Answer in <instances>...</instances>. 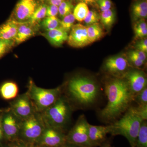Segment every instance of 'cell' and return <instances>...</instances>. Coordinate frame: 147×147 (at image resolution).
<instances>
[{"instance_id": "cell-1", "label": "cell", "mask_w": 147, "mask_h": 147, "mask_svg": "<svg viewBox=\"0 0 147 147\" xmlns=\"http://www.w3.org/2000/svg\"><path fill=\"white\" fill-rule=\"evenodd\" d=\"M104 92L107 97L106 106L98 113L103 122L112 123L122 116L134 101V96L123 78L111 77L105 81Z\"/></svg>"}, {"instance_id": "cell-2", "label": "cell", "mask_w": 147, "mask_h": 147, "mask_svg": "<svg viewBox=\"0 0 147 147\" xmlns=\"http://www.w3.org/2000/svg\"><path fill=\"white\" fill-rule=\"evenodd\" d=\"M65 95L73 109H86L93 107L101 96V87L90 76L77 75L69 80L65 88Z\"/></svg>"}, {"instance_id": "cell-3", "label": "cell", "mask_w": 147, "mask_h": 147, "mask_svg": "<svg viewBox=\"0 0 147 147\" xmlns=\"http://www.w3.org/2000/svg\"><path fill=\"white\" fill-rule=\"evenodd\" d=\"M143 121L135 107L131 106L121 118L109 125L110 134L113 136H123L127 139L131 147H135L138 132Z\"/></svg>"}, {"instance_id": "cell-4", "label": "cell", "mask_w": 147, "mask_h": 147, "mask_svg": "<svg viewBox=\"0 0 147 147\" xmlns=\"http://www.w3.org/2000/svg\"><path fill=\"white\" fill-rule=\"evenodd\" d=\"M73 110L67 98L62 94L53 105L40 114L45 125L65 132Z\"/></svg>"}, {"instance_id": "cell-5", "label": "cell", "mask_w": 147, "mask_h": 147, "mask_svg": "<svg viewBox=\"0 0 147 147\" xmlns=\"http://www.w3.org/2000/svg\"><path fill=\"white\" fill-rule=\"evenodd\" d=\"M61 86L46 89L37 86L30 80L27 94L33 105L36 112L41 113L53 105L62 94Z\"/></svg>"}, {"instance_id": "cell-6", "label": "cell", "mask_w": 147, "mask_h": 147, "mask_svg": "<svg viewBox=\"0 0 147 147\" xmlns=\"http://www.w3.org/2000/svg\"><path fill=\"white\" fill-rule=\"evenodd\" d=\"M45 126L40 113L35 112L27 119L21 121L18 139L36 146Z\"/></svg>"}, {"instance_id": "cell-7", "label": "cell", "mask_w": 147, "mask_h": 147, "mask_svg": "<svg viewBox=\"0 0 147 147\" xmlns=\"http://www.w3.org/2000/svg\"><path fill=\"white\" fill-rule=\"evenodd\" d=\"M86 116H80L75 125L66 134L67 143L81 147H94L89 137V125Z\"/></svg>"}, {"instance_id": "cell-8", "label": "cell", "mask_w": 147, "mask_h": 147, "mask_svg": "<svg viewBox=\"0 0 147 147\" xmlns=\"http://www.w3.org/2000/svg\"><path fill=\"white\" fill-rule=\"evenodd\" d=\"M131 68L127 57L119 55L107 59L103 64L102 70L111 77L123 78Z\"/></svg>"}, {"instance_id": "cell-9", "label": "cell", "mask_w": 147, "mask_h": 147, "mask_svg": "<svg viewBox=\"0 0 147 147\" xmlns=\"http://www.w3.org/2000/svg\"><path fill=\"white\" fill-rule=\"evenodd\" d=\"M66 134L59 129L46 125L36 146L62 147L66 142Z\"/></svg>"}, {"instance_id": "cell-10", "label": "cell", "mask_w": 147, "mask_h": 147, "mask_svg": "<svg viewBox=\"0 0 147 147\" xmlns=\"http://www.w3.org/2000/svg\"><path fill=\"white\" fill-rule=\"evenodd\" d=\"M21 121L11 110L3 116L1 122L3 136L10 142L19 138Z\"/></svg>"}, {"instance_id": "cell-11", "label": "cell", "mask_w": 147, "mask_h": 147, "mask_svg": "<svg viewBox=\"0 0 147 147\" xmlns=\"http://www.w3.org/2000/svg\"><path fill=\"white\" fill-rule=\"evenodd\" d=\"M129 91L135 96L147 87L146 75L142 69L130 68L124 76Z\"/></svg>"}, {"instance_id": "cell-12", "label": "cell", "mask_w": 147, "mask_h": 147, "mask_svg": "<svg viewBox=\"0 0 147 147\" xmlns=\"http://www.w3.org/2000/svg\"><path fill=\"white\" fill-rule=\"evenodd\" d=\"M10 110L21 121L36 112L27 93L16 97L11 103Z\"/></svg>"}, {"instance_id": "cell-13", "label": "cell", "mask_w": 147, "mask_h": 147, "mask_svg": "<svg viewBox=\"0 0 147 147\" xmlns=\"http://www.w3.org/2000/svg\"><path fill=\"white\" fill-rule=\"evenodd\" d=\"M39 5L37 0H19L10 18L18 23L27 22Z\"/></svg>"}, {"instance_id": "cell-14", "label": "cell", "mask_w": 147, "mask_h": 147, "mask_svg": "<svg viewBox=\"0 0 147 147\" xmlns=\"http://www.w3.org/2000/svg\"><path fill=\"white\" fill-rule=\"evenodd\" d=\"M67 43L69 46L80 48L90 44L88 38L87 27L82 24L74 25L68 35Z\"/></svg>"}, {"instance_id": "cell-15", "label": "cell", "mask_w": 147, "mask_h": 147, "mask_svg": "<svg viewBox=\"0 0 147 147\" xmlns=\"http://www.w3.org/2000/svg\"><path fill=\"white\" fill-rule=\"evenodd\" d=\"M109 125L98 126L89 124V137L90 142L94 147L100 146L106 141L107 135L110 134Z\"/></svg>"}, {"instance_id": "cell-16", "label": "cell", "mask_w": 147, "mask_h": 147, "mask_svg": "<svg viewBox=\"0 0 147 147\" xmlns=\"http://www.w3.org/2000/svg\"><path fill=\"white\" fill-rule=\"evenodd\" d=\"M40 27V26L33 25L28 21L18 23V31L14 40L16 45L21 44L35 35Z\"/></svg>"}, {"instance_id": "cell-17", "label": "cell", "mask_w": 147, "mask_h": 147, "mask_svg": "<svg viewBox=\"0 0 147 147\" xmlns=\"http://www.w3.org/2000/svg\"><path fill=\"white\" fill-rule=\"evenodd\" d=\"M41 34L45 37L51 45L56 47H61L65 41H67L68 37V33L60 27L45 31Z\"/></svg>"}, {"instance_id": "cell-18", "label": "cell", "mask_w": 147, "mask_h": 147, "mask_svg": "<svg viewBox=\"0 0 147 147\" xmlns=\"http://www.w3.org/2000/svg\"><path fill=\"white\" fill-rule=\"evenodd\" d=\"M18 23L11 18L0 26V38L14 40L18 31Z\"/></svg>"}, {"instance_id": "cell-19", "label": "cell", "mask_w": 147, "mask_h": 147, "mask_svg": "<svg viewBox=\"0 0 147 147\" xmlns=\"http://www.w3.org/2000/svg\"><path fill=\"white\" fill-rule=\"evenodd\" d=\"M132 19L135 22L147 17V0H135L131 8Z\"/></svg>"}, {"instance_id": "cell-20", "label": "cell", "mask_w": 147, "mask_h": 147, "mask_svg": "<svg viewBox=\"0 0 147 147\" xmlns=\"http://www.w3.org/2000/svg\"><path fill=\"white\" fill-rule=\"evenodd\" d=\"M0 93L3 98L6 100L15 98L18 94V86L14 82H6L1 87Z\"/></svg>"}, {"instance_id": "cell-21", "label": "cell", "mask_w": 147, "mask_h": 147, "mask_svg": "<svg viewBox=\"0 0 147 147\" xmlns=\"http://www.w3.org/2000/svg\"><path fill=\"white\" fill-rule=\"evenodd\" d=\"M87 27V34L90 43H92L100 39L104 35L102 25L98 23Z\"/></svg>"}, {"instance_id": "cell-22", "label": "cell", "mask_w": 147, "mask_h": 147, "mask_svg": "<svg viewBox=\"0 0 147 147\" xmlns=\"http://www.w3.org/2000/svg\"><path fill=\"white\" fill-rule=\"evenodd\" d=\"M115 12L112 9L102 11L100 13V23L106 30H110L115 23Z\"/></svg>"}, {"instance_id": "cell-23", "label": "cell", "mask_w": 147, "mask_h": 147, "mask_svg": "<svg viewBox=\"0 0 147 147\" xmlns=\"http://www.w3.org/2000/svg\"><path fill=\"white\" fill-rule=\"evenodd\" d=\"M47 5L45 3L39 5L28 22L33 25L40 26V22L46 16Z\"/></svg>"}, {"instance_id": "cell-24", "label": "cell", "mask_w": 147, "mask_h": 147, "mask_svg": "<svg viewBox=\"0 0 147 147\" xmlns=\"http://www.w3.org/2000/svg\"><path fill=\"white\" fill-rule=\"evenodd\" d=\"M135 39L145 38L147 35V25L145 19L135 21L133 27Z\"/></svg>"}, {"instance_id": "cell-25", "label": "cell", "mask_w": 147, "mask_h": 147, "mask_svg": "<svg viewBox=\"0 0 147 147\" xmlns=\"http://www.w3.org/2000/svg\"><path fill=\"white\" fill-rule=\"evenodd\" d=\"M135 147H147V122L142 121L136 139Z\"/></svg>"}, {"instance_id": "cell-26", "label": "cell", "mask_w": 147, "mask_h": 147, "mask_svg": "<svg viewBox=\"0 0 147 147\" xmlns=\"http://www.w3.org/2000/svg\"><path fill=\"white\" fill-rule=\"evenodd\" d=\"M60 22L57 16H46L40 22V26L45 31H47L59 27Z\"/></svg>"}, {"instance_id": "cell-27", "label": "cell", "mask_w": 147, "mask_h": 147, "mask_svg": "<svg viewBox=\"0 0 147 147\" xmlns=\"http://www.w3.org/2000/svg\"><path fill=\"white\" fill-rule=\"evenodd\" d=\"M89 11L88 7L86 4L79 2L74 7L73 14L76 20L79 22H82L84 21Z\"/></svg>"}, {"instance_id": "cell-28", "label": "cell", "mask_w": 147, "mask_h": 147, "mask_svg": "<svg viewBox=\"0 0 147 147\" xmlns=\"http://www.w3.org/2000/svg\"><path fill=\"white\" fill-rule=\"evenodd\" d=\"M74 6L72 2L69 0H65L59 6V14L60 17L63 18L65 16L72 13Z\"/></svg>"}, {"instance_id": "cell-29", "label": "cell", "mask_w": 147, "mask_h": 147, "mask_svg": "<svg viewBox=\"0 0 147 147\" xmlns=\"http://www.w3.org/2000/svg\"><path fill=\"white\" fill-rule=\"evenodd\" d=\"M62 18V20L61 21L60 27L69 33L70 32L71 28L74 25L76 19L72 13L67 15Z\"/></svg>"}, {"instance_id": "cell-30", "label": "cell", "mask_w": 147, "mask_h": 147, "mask_svg": "<svg viewBox=\"0 0 147 147\" xmlns=\"http://www.w3.org/2000/svg\"><path fill=\"white\" fill-rule=\"evenodd\" d=\"M15 45L16 43L14 40L0 38V58L10 50Z\"/></svg>"}, {"instance_id": "cell-31", "label": "cell", "mask_w": 147, "mask_h": 147, "mask_svg": "<svg viewBox=\"0 0 147 147\" xmlns=\"http://www.w3.org/2000/svg\"><path fill=\"white\" fill-rule=\"evenodd\" d=\"M100 20V14L94 10H89L84 21L87 26L96 24Z\"/></svg>"}, {"instance_id": "cell-32", "label": "cell", "mask_w": 147, "mask_h": 147, "mask_svg": "<svg viewBox=\"0 0 147 147\" xmlns=\"http://www.w3.org/2000/svg\"><path fill=\"white\" fill-rule=\"evenodd\" d=\"M134 101L139 106L147 105V87L134 96Z\"/></svg>"}, {"instance_id": "cell-33", "label": "cell", "mask_w": 147, "mask_h": 147, "mask_svg": "<svg viewBox=\"0 0 147 147\" xmlns=\"http://www.w3.org/2000/svg\"><path fill=\"white\" fill-rule=\"evenodd\" d=\"M96 5L102 12L111 9L112 3L111 0H97Z\"/></svg>"}, {"instance_id": "cell-34", "label": "cell", "mask_w": 147, "mask_h": 147, "mask_svg": "<svg viewBox=\"0 0 147 147\" xmlns=\"http://www.w3.org/2000/svg\"><path fill=\"white\" fill-rule=\"evenodd\" d=\"M134 47L136 50H140L145 53H147V38L141 39L136 42Z\"/></svg>"}, {"instance_id": "cell-35", "label": "cell", "mask_w": 147, "mask_h": 147, "mask_svg": "<svg viewBox=\"0 0 147 147\" xmlns=\"http://www.w3.org/2000/svg\"><path fill=\"white\" fill-rule=\"evenodd\" d=\"M36 146L32 144L24 142L20 139H18L11 142L9 147H35Z\"/></svg>"}, {"instance_id": "cell-36", "label": "cell", "mask_w": 147, "mask_h": 147, "mask_svg": "<svg viewBox=\"0 0 147 147\" xmlns=\"http://www.w3.org/2000/svg\"><path fill=\"white\" fill-rule=\"evenodd\" d=\"M59 13V7L57 6L48 5H47L46 16H56Z\"/></svg>"}, {"instance_id": "cell-37", "label": "cell", "mask_w": 147, "mask_h": 147, "mask_svg": "<svg viewBox=\"0 0 147 147\" xmlns=\"http://www.w3.org/2000/svg\"><path fill=\"white\" fill-rule=\"evenodd\" d=\"M137 112L139 115L142 118L143 120H147V105L139 106L138 105L135 107Z\"/></svg>"}, {"instance_id": "cell-38", "label": "cell", "mask_w": 147, "mask_h": 147, "mask_svg": "<svg viewBox=\"0 0 147 147\" xmlns=\"http://www.w3.org/2000/svg\"><path fill=\"white\" fill-rule=\"evenodd\" d=\"M131 51H132V53H134L136 56H137L140 59L146 63L147 59L146 53L137 50H131Z\"/></svg>"}, {"instance_id": "cell-39", "label": "cell", "mask_w": 147, "mask_h": 147, "mask_svg": "<svg viewBox=\"0 0 147 147\" xmlns=\"http://www.w3.org/2000/svg\"><path fill=\"white\" fill-rule=\"evenodd\" d=\"M65 0H42V2H44L48 5H52L58 7Z\"/></svg>"}, {"instance_id": "cell-40", "label": "cell", "mask_w": 147, "mask_h": 147, "mask_svg": "<svg viewBox=\"0 0 147 147\" xmlns=\"http://www.w3.org/2000/svg\"><path fill=\"white\" fill-rule=\"evenodd\" d=\"M76 1L79 2H82L86 4L87 5H90L92 6L95 5H96V1L97 0H76Z\"/></svg>"}, {"instance_id": "cell-41", "label": "cell", "mask_w": 147, "mask_h": 147, "mask_svg": "<svg viewBox=\"0 0 147 147\" xmlns=\"http://www.w3.org/2000/svg\"><path fill=\"white\" fill-rule=\"evenodd\" d=\"M100 147H113L111 146V145L110 144V143H109L108 142H107V141H105V142L103 143V144H102L100 146Z\"/></svg>"}, {"instance_id": "cell-42", "label": "cell", "mask_w": 147, "mask_h": 147, "mask_svg": "<svg viewBox=\"0 0 147 147\" xmlns=\"http://www.w3.org/2000/svg\"><path fill=\"white\" fill-rule=\"evenodd\" d=\"M62 147H81L79 146H76V145L72 144H69V143H66Z\"/></svg>"}, {"instance_id": "cell-43", "label": "cell", "mask_w": 147, "mask_h": 147, "mask_svg": "<svg viewBox=\"0 0 147 147\" xmlns=\"http://www.w3.org/2000/svg\"><path fill=\"white\" fill-rule=\"evenodd\" d=\"M3 137V129L1 125V122H0V142L1 141Z\"/></svg>"}, {"instance_id": "cell-44", "label": "cell", "mask_w": 147, "mask_h": 147, "mask_svg": "<svg viewBox=\"0 0 147 147\" xmlns=\"http://www.w3.org/2000/svg\"><path fill=\"white\" fill-rule=\"evenodd\" d=\"M35 147H47L45 146H35Z\"/></svg>"}, {"instance_id": "cell-45", "label": "cell", "mask_w": 147, "mask_h": 147, "mask_svg": "<svg viewBox=\"0 0 147 147\" xmlns=\"http://www.w3.org/2000/svg\"></svg>"}]
</instances>
